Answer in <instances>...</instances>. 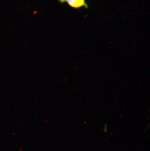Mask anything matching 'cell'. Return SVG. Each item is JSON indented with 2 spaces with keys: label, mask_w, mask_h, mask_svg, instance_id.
<instances>
[{
  "label": "cell",
  "mask_w": 150,
  "mask_h": 151,
  "mask_svg": "<svg viewBox=\"0 0 150 151\" xmlns=\"http://www.w3.org/2000/svg\"><path fill=\"white\" fill-rule=\"evenodd\" d=\"M61 4L66 3L70 7L73 9H79L81 8H88L86 0H59Z\"/></svg>",
  "instance_id": "cell-1"
}]
</instances>
